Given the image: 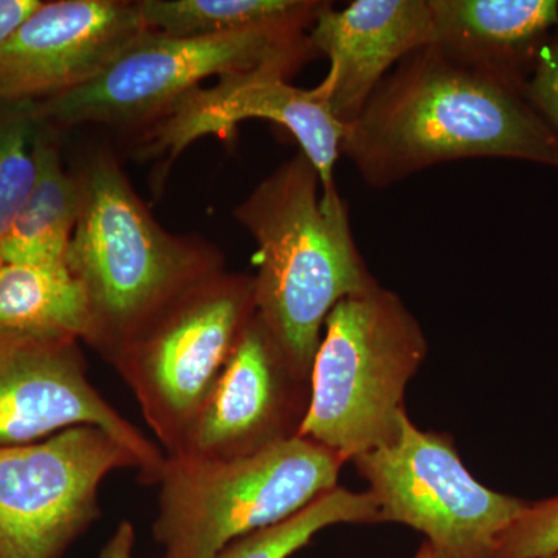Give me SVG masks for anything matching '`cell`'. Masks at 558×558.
<instances>
[{"label": "cell", "instance_id": "15", "mask_svg": "<svg viewBox=\"0 0 558 558\" xmlns=\"http://www.w3.org/2000/svg\"><path fill=\"white\" fill-rule=\"evenodd\" d=\"M435 40L451 61L523 94L546 39L558 28L557 0H428Z\"/></svg>", "mask_w": 558, "mask_h": 558}, {"label": "cell", "instance_id": "2", "mask_svg": "<svg viewBox=\"0 0 558 558\" xmlns=\"http://www.w3.org/2000/svg\"><path fill=\"white\" fill-rule=\"evenodd\" d=\"M233 215L256 242V315L293 373L311 380L330 311L380 286L355 244L347 201L323 196L318 172L300 150Z\"/></svg>", "mask_w": 558, "mask_h": 558}, {"label": "cell", "instance_id": "5", "mask_svg": "<svg viewBox=\"0 0 558 558\" xmlns=\"http://www.w3.org/2000/svg\"><path fill=\"white\" fill-rule=\"evenodd\" d=\"M343 465L301 436L245 458L167 457L153 526L161 558H218L236 539L289 520L339 487Z\"/></svg>", "mask_w": 558, "mask_h": 558}, {"label": "cell", "instance_id": "18", "mask_svg": "<svg viewBox=\"0 0 558 558\" xmlns=\"http://www.w3.org/2000/svg\"><path fill=\"white\" fill-rule=\"evenodd\" d=\"M149 32L171 38H202L255 28L311 31L326 5L318 0H137Z\"/></svg>", "mask_w": 558, "mask_h": 558}, {"label": "cell", "instance_id": "6", "mask_svg": "<svg viewBox=\"0 0 558 558\" xmlns=\"http://www.w3.org/2000/svg\"><path fill=\"white\" fill-rule=\"evenodd\" d=\"M318 57L310 31L295 27L171 38L145 32L89 83L31 102L46 128L102 124L143 131L211 76L267 72L289 78Z\"/></svg>", "mask_w": 558, "mask_h": 558}, {"label": "cell", "instance_id": "8", "mask_svg": "<svg viewBox=\"0 0 558 558\" xmlns=\"http://www.w3.org/2000/svg\"><path fill=\"white\" fill-rule=\"evenodd\" d=\"M352 462L377 499L380 523L421 532L438 558H494L527 505L478 483L453 438L418 428L407 411L388 442Z\"/></svg>", "mask_w": 558, "mask_h": 558}, {"label": "cell", "instance_id": "1", "mask_svg": "<svg viewBox=\"0 0 558 558\" xmlns=\"http://www.w3.org/2000/svg\"><path fill=\"white\" fill-rule=\"evenodd\" d=\"M341 154L371 189L440 163L515 159L558 170V135L520 90L435 46L399 62L348 124Z\"/></svg>", "mask_w": 558, "mask_h": 558}, {"label": "cell", "instance_id": "20", "mask_svg": "<svg viewBox=\"0 0 558 558\" xmlns=\"http://www.w3.org/2000/svg\"><path fill=\"white\" fill-rule=\"evenodd\" d=\"M39 130L31 102L0 105V245L35 183Z\"/></svg>", "mask_w": 558, "mask_h": 558}, {"label": "cell", "instance_id": "17", "mask_svg": "<svg viewBox=\"0 0 558 558\" xmlns=\"http://www.w3.org/2000/svg\"><path fill=\"white\" fill-rule=\"evenodd\" d=\"M89 311L68 264H0V332L86 341Z\"/></svg>", "mask_w": 558, "mask_h": 558}, {"label": "cell", "instance_id": "21", "mask_svg": "<svg viewBox=\"0 0 558 558\" xmlns=\"http://www.w3.org/2000/svg\"><path fill=\"white\" fill-rule=\"evenodd\" d=\"M558 554V495L527 502L499 537L494 558H549Z\"/></svg>", "mask_w": 558, "mask_h": 558}, {"label": "cell", "instance_id": "26", "mask_svg": "<svg viewBox=\"0 0 558 558\" xmlns=\"http://www.w3.org/2000/svg\"><path fill=\"white\" fill-rule=\"evenodd\" d=\"M549 558H558V554H556V556H553V557H549Z\"/></svg>", "mask_w": 558, "mask_h": 558}, {"label": "cell", "instance_id": "4", "mask_svg": "<svg viewBox=\"0 0 558 558\" xmlns=\"http://www.w3.org/2000/svg\"><path fill=\"white\" fill-rule=\"evenodd\" d=\"M427 354L424 329L398 293L377 286L339 301L315 354L299 436L343 462L388 442Z\"/></svg>", "mask_w": 558, "mask_h": 558}, {"label": "cell", "instance_id": "16", "mask_svg": "<svg viewBox=\"0 0 558 558\" xmlns=\"http://www.w3.org/2000/svg\"><path fill=\"white\" fill-rule=\"evenodd\" d=\"M47 131L40 123L35 183L0 245V264H65L68 258L80 216V182L76 172L65 170Z\"/></svg>", "mask_w": 558, "mask_h": 558}, {"label": "cell", "instance_id": "24", "mask_svg": "<svg viewBox=\"0 0 558 558\" xmlns=\"http://www.w3.org/2000/svg\"><path fill=\"white\" fill-rule=\"evenodd\" d=\"M134 549L135 529L130 521H121L102 546L98 558H134Z\"/></svg>", "mask_w": 558, "mask_h": 558}, {"label": "cell", "instance_id": "25", "mask_svg": "<svg viewBox=\"0 0 558 558\" xmlns=\"http://www.w3.org/2000/svg\"><path fill=\"white\" fill-rule=\"evenodd\" d=\"M413 558H438L435 556V553H433L432 548L427 545V543H422L421 548H418L416 556Z\"/></svg>", "mask_w": 558, "mask_h": 558}, {"label": "cell", "instance_id": "23", "mask_svg": "<svg viewBox=\"0 0 558 558\" xmlns=\"http://www.w3.org/2000/svg\"><path fill=\"white\" fill-rule=\"evenodd\" d=\"M40 5L43 0H0V46L20 31Z\"/></svg>", "mask_w": 558, "mask_h": 558}, {"label": "cell", "instance_id": "13", "mask_svg": "<svg viewBox=\"0 0 558 558\" xmlns=\"http://www.w3.org/2000/svg\"><path fill=\"white\" fill-rule=\"evenodd\" d=\"M145 32L135 2H43L0 46V105L49 100L89 83Z\"/></svg>", "mask_w": 558, "mask_h": 558}, {"label": "cell", "instance_id": "19", "mask_svg": "<svg viewBox=\"0 0 558 558\" xmlns=\"http://www.w3.org/2000/svg\"><path fill=\"white\" fill-rule=\"evenodd\" d=\"M377 523H380L379 505L369 490L337 487L289 520L236 539L218 558H290L325 529Z\"/></svg>", "mask_w": 558, "mask_h": 558}, {"label": "cell", "instance_id": "12", "mask_svg": "<svg viewBox=\"0 0 558 558\" xmlns=\"http://www.w3.org/2000/svg\"><path fill=\"white\" fill-rule=\"evenodd\" d=\"M301 379L253 315L229 362L170 458L238 459L295 438L310 410Z\"/></svg>", "mask_w": 558, "mask_h": 558}, {"label": "cell", "instance_id": "7", "mask_svg": "<svg viewBox=\"0 0 558 558\" xmlns=\"http://www.w3.org/2000/svg\"><path fill=\"white\" fill-rule=\"evenodd\" d=\"M255 314L253 275L220 270L165 304L110 362L167 457L178 451Z\"/></svg>", "mask_w": 558, "mask_h": 558}, {"label": "cell", "instance_id": "22", "mask_svg": "<svg viewBox=\"0 0 558 558\" xmlns=\"http://www.w3.org/2000/svg\"><path fill=\"white\" fill-rule=\"evenodd\" d=\"M523 95L558 135V28L539 49Z\"/></svg>", "mask_w": 558, "mask_h": 558}, {"label": "cell", "instance_id": "9", "mask_svg": "<svg viewBox=\"0 0 558 558\" xmlns=\"http://www.w3.org/2000/svg\"><path fill=\"white\" fill-rule=\"evenodd\" d=\"M137 469L105 429L73 427L0 447V558H61L95 520L109 473Z\"/></svg>", "mask_w": 558, "mask_h": 558}, {"label": "cell", "instance_id": "11", "mask_svg": "<svg viewBox=\"0 0 558 558\" xmlns=\"http://www.w3.org/2000/svg\"><path fill=\"white\" fill-rule=\"evenodd\" d=\"M247 120H267L286 128L317 170L323 196L340 194L336 167L347 126L315 89H300L277 73L226 76L183 95L159 120L140 131L138 156L163 159L160 170L168 171L196 140L208 135L230 138Z\"/></svg>", "mask_w": 558, "mask_h": 558}, {"label": "cell", "instance_id": "3", "mask_svg": "<svg viewBox=\"0 0 558 558\" xmlns=\"http://www.w3.org/2000/svg\"><path fill=\"white\" fill-rule=\"evenodd\" d=\"M76 178L81 208L65 264L86 296V343L110 363L165 304L226 270L223 256L201 238L163 229L112 153L92 154Z\"/></svg>", "mask_w": 558, "mask_h": 558}, {"label": "cell", "instance_id": "10", "mask_svg": "<svg viewBox=\"0 0 558 558\" xmlns=\"http://www.w3.org/2000/svg\"><path fill=\"white\" fill-rule=\"evenodd\" d=\"M83 425L119 440L138 459L140 481L157 484L167 454L92 385L80 340L0 332V447Z\"/></svg>", "mask_w": 558, "mask_h": 558}, {"label": "cell", "instance_id": "14", "mask_svg": "<svg viewBox=\"0 0 558 558\" xmlns=\"http://www.w3.org/2000/svg\"><path fill=\"white\" fill-rule=\"evenodd\" d=\"M312 46L329 61L314 89L348 126L389 72L435 40L428 0H354L336 10L326 2L310 31Z\"/></svg>", "mask_w": 558, "mask_h": 558}]
</instances>
